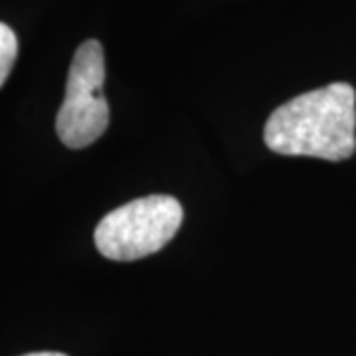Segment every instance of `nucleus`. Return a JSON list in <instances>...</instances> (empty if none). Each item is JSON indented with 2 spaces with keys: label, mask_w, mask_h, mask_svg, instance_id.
Wrapping results in <instances>:
<instances>
[{
  "label": "nucleus",
  "mask_w": 356,
  "mask_h": 356,
  "mask_svg": "<svg viewBox=\"0 0 356 356\" xmlns=\"http://www.w3.org/2000/svg\"><path fill=\"white\" fill-rule=\"evenodd\" d=\"M103 46L97 40H88L74 54L64 103L56 117L58 137L67 149H86L109 125V105L103 95Z\"/></svg>",
  "instance_id": "3"
},
{
  "label": "nucleus",
  "mask_w": 356,
  "mask_h": 356,
  "mask_svg": "<svg viewBox=\"0 0 356 356\" xmlns=\"http://www.w3.org/2000/svg\"><path fill=\"white\" fill-rule=\"evenodd\" d=\"M175 196L153 194L123 204L97 224L93 240L99 254L113 261H135L161 252L182 224Z\"/></svg>",
  "instance_id": "2"
},
{
  "label": "nucleus",
  "mask_w": 356,
  "mask_h": 356,
  "mask_svg": "<svg viewBox=\"0 0 356 356\" xmlns=\"http://www.w3.org/2000/svg\"><path fill=\"white\" fill-rule=\"evenodd\" d=\"M356 91L337 81L283 103L267 119V149L287 156L346 161L356 151Z\"/></svg>",
  "instance_id": "1"
},
{
  "label": "nucleus",
  "mask_w": 356,
  "mask_h": 356,
  "mask_svg": "<svg viewBox=\"0 0 356 356\" xmlns=\"http://www.w3.org/2000/svg\"><path fill=\"white\" fill-rule=\"evenodd\" d=\"M18 58V38L8 24L0 22V88L10 76Z\"/></svg>",
  "instance_id": "4"
},
{
  "label": "nucleus",
  "mask_w": 356,
  "mask_h": 356,
  "mask_svg": "<svg viewBox=\"0 0 356 356\" xmlns=\"http://www.w3.org/2000/svg\"><path fill=\"white\" fill-rule=\"evenodd\" d=\"M22 356H67V355H62V353H30V355H22Z\"/></svg>",
  "instance_id": "5"
}]
</instances>
